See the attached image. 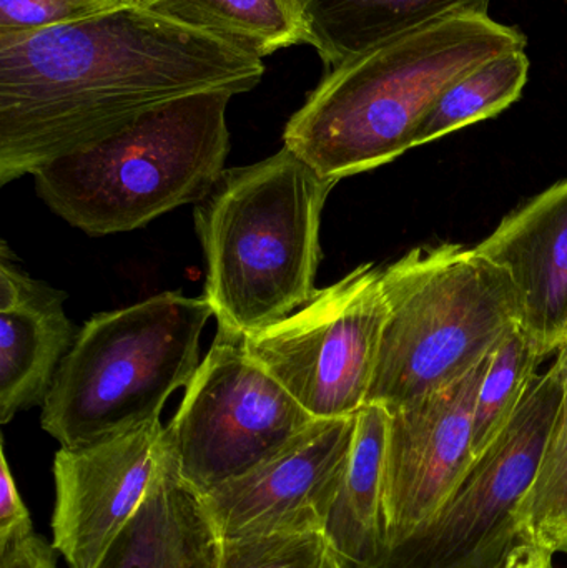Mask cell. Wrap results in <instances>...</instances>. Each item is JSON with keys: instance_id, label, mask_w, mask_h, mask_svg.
I'll use <instances>...</instances> for the list:
<instances>
[{"instance_id": "cell-1", "label": "cell", "mask_w": 567, "mask_h": 568, "mask_svg": "<svg viewBox=\"0 0 567 568\" xmlns=\"http://www.w3.org/2000/svg\"><path fill=\"white\" fill-rule=\"evenodd\" d=\"M262 59L146 7L0 36V185L182 97L250 92Z\"/></svg>"}, {"instance_id": "cell-2", "label": "cell", "mask_w": 567, "mask_h": 568, "mask_svg": "<svg viewBox=\"0 0 567 568\" xmlns=\"http://www.w3.org/2000/svg\"><path fill=\"white\" fill-rule=\"evenodd\" d=\"M526 43L522 30L488 13L389 40L332 69L288 120L283 142L336 183L378 169L415 149L416 129L453 82Z\"/></svg>"}, {"instance_id": "cell-3", "label": "cell", "mask_w": 567, "mask_h": 568, "mask_svg": "<svg viewBox=\"0 0 567 568\" xmlns=\"http://www.w3.org/2000/svg\"><path fill=\"white\" fill-rule=\"evenodd\" d=\"M335 185L285 145L222 173L195 209L205 300L220 327L249 336L315 296L322 213Z\"/></svg>"}, {"instance_id": "cell-4", "label": "cell", "mask_w": 567, "mask_h": 568, "mask_svg": "<svg viewBox=\"0 0 567 568\" xmlns=\"http://www.w3.org/2000/svg\"><path fill=\"white\" fill-rule=\"evenodd\" d=\"M226 90L182 97L33 173L40 199L89 236L149 225L212 192L230 150Z\"/></svg>"}, {"instance_id": "cell-5", "label": "cell", "mask_w": 567, "mask_h": 568, "mask_svg": "<svg viewBox=\"0 0 567 568\" xmlns=\"http://www.w3.org/2000/svg\"><path fill=\"white\" fill-rule=\"evenodd\" d=\"M386 314L366 404L405 406L463 379L519 324L508 273L478 250L443 243L383 268Z\"/></svg>"}, {"instance_id": "cell-6", "label": "cell", "mask_w": 567, "mask_h": 568, "mask_svg": "<svg viewBox=\"0 0 567 568\" xmlns=\"http://www.w3.org/2000/svg\"><path fill=\"white\" fill-rule=\"evenodd\" d=\"M209 301L166 291L95 314L77 334L42 404V427L82 447L160 419L166 399L200 366Z\"/></svg>"}, {"instance_id": "cell-7", "label": "cell", "mask_w": 567, "mask_h": 568, "mask_svg": "<svg viewBox=\"0 0 567 568\" xmlns=\"http://www.w3.org/2000/svg\"><path fill=\"white\" fill-rule=\"evenodd\" d=\"M567 344L538 374L502 433L473 460L452 496L372 568H495L522 540L528 494L565 393Z\"/></svg>"}, {"instance_id": "cell-8", "label": "cell", "mask_w": 567, "mask_h": 568, "mask_svg": "<svg viewBox=\"0 0 567 568\" xmlns=\"http://www.w3.org/2000/svg\"><path fill=\"white\" fill-rule=\"evenodd\" d=\"M315 420L246 353L243 336L219 326L165 444L180 476L203 496L275 457Z\"/></svg>"}, {"instance_id": "cell-9", "label": "cell", "mask_w": 567, "mask_h": 568, "mask_svg": "<svg viewBox=\"0 0 567 568\" xmlns=\"http://www.w3.org/2000/svg\"><path fill=\"white\" fill-rule=\"evenodd\" d=\"M386 314L383 268L366 263L243 343L315 419L355 416L368 399Z\"/></svg>"}, {"instance_id": "cell-10", "label": "cell", "mask_w": 567, "mask_h": 568, "mask_svg": "<svg viewBox=\"0 0 567 568\" xmlns=\"http://www.w3.org/2000/svg\"><path fill=\"white\" fill-rule=\"evenodd\" d=\"M492 356L445 389L388 409L385 552L432 519L472 467L473 414Z\"/></svg>"}, {"instance_id": "cell-11", "label": "cell", "mask_w": 567, "mask_h": 568, "mask_svg": "<svg viewBox=\"0 0 567 568\" xmlns=\"http://www.w3.org/2000/svg\"><path fill=\"white\" fill-rule=\"evenodd\" d=\"M355 426L356 414L316 419L252 473L203 494L222 539L325 534Z\"/></svg>"}, {"instance_id": "cell-12", "label": "cell", "mask_w": 567, "mask_h": 568, "mask_svg": "<svg viewBox=\"0 0 567 568\" xmlns=\"http://www.w3.org/2000/svg\"><path fill=\"white\" fill-rule=\"evenodd\" d=\"M165 427L159 420L82 447L53 463V549L70 568H97L133 519L159 473Z\"/></svg>"}, {"instance_id": "cell-13", "label": "cell", "mask_w": 567, "mask_h": 568, "mask_svg": "<svg viewBox=\"0 0 567 568\" xmlns=\"http://www.w3.org/2000/svg\"><path fill=\"white\" fill-rule=\"evenodd\" d=\"M518 294L519 326L545 354L567 344V180L503 220L476 246Z\"/></svg>"}, {"instance_id": "cell-14", "label": "cell", "mask_w": 567, "mask_h": 568, "mask_svg": "<svg viewBox=\"0 0 567 568\" xmlns=\"http://www.w3.org/2000/svg\"><path fill=\"white\" fill-rule=\"evenodd\" d=\"M67 294L17 268L0 253V423L45 400L77 334L63 311Z\"/></svg>"}, {"instance_id": "cell-15", "label": "cell", "mask_w": 567, "mask_h": 568, "mask_svg": "<svg viewBox=\"0 0 567 568\" xmlns=\"http://www.w3.org/2000/svg\"><path fill=\"white\" fill-rule=\"evenodd\" d=\"M222 542L202 494L180 476L165 444L142 507L97 568H219Z\"/></svg>"}, {"instance_id": "cell-16", "label": "cell", "mask_w": 567, "mask_h": 568, "mask_svg": "<svg viewBox=\"0 0 567 568\" xmlns=\"http://www.w3.org/2000/svg\"><path fill=\"white\" fill-rule=\"evenodd\" d=\"M326 65L336 69L375 47L449 17L488 13L492 0H293Z\"/></svg>"}, {"instance_id": "cell-17", "label": "cell", "mask_w": 567, "mask_h": 568, "mask_svg": "<svg viewBox=\"0 0 567 568\" xmlns=\"http://www.w3.org/2000/svg\"><path fill=\"white\" fill-rule=\"evenodd\" d=\"M389 413L365 404L356 413L348 463L330 510L325 537L345 568H372L386 549L383 486Z\"/></svg>"}, {"instance_id": "cell-18", "label": "cell", "mask_w": 567, "mask_h": 568, "mask_svg": "<svg viewBox=\"0 0 567 568\" xmlns=\"http://www.w3.org/2000/svg\"><path fill=\"white\" fill-rule=\"evenodd\" d=\"M146 9L262 60L305 43L293 0H153Z\"/></svg>"}, {"instance_id": "cell-19", "label": "cell", "mask_w": 567, "mask_h": 568, "mask_svg": "<svg viewBox=\"0 0 567 568\" xmlns=\"http://www.w3.org/2000/svg\"><path fill=\"white\" fill-rule=\"evenodd\" d=\"M525 50L503 53L453 82L416 129L413 146L435 142L456 130L492 119L522 97L528 82Z\"/></svg>"}, {"instance_id": "cell-20", "label": "cell", "mask_w": 567, "mask_h": 568, "mask_svg": "<svg viewBox=\"0 0 567 568\" xmlns=\"http://www.w3.org/2000/svg\"><path fill=\"white\" fill-rule=\"evenodd\" d=\"M545 359V354L519 324L498 344L476 397L473 414L475 459L509 423Z\"/></svg>"}, {"instance_id": "cell-21", "label": "cell", "mask_w": 567, "mask_h": 568, "mask_svg": "<svg viewBox=\"0 0 567 568\" xmlns=\"http://www.w3.org/2000/svg\"><path fill=\"white\" fill-rule=\"evenodd\" d=\"M522 539L546 552L567 554V374L535 480L518 509Z\"/></svg>"}, {"instance_id": "cell-22", "label": "cell", "mask_w": 567, "mask_h": 568, "mask_svg": "<svg viewBox=\"0 0 567 568\" xmlns=\"http://www.w3.org/2000/svg\"><path fill=\"white\" fill-rule=\"evenodd\" d=\"M325 534L223 539L219 568H333Z\"/></svg>"}, {"instance_id": "cell-23", "label": "cell", "mask_w": 567, "mask_h": 568, "mask_svg": "<svg viewBox=\"0 0 567 568\" xmlns=\"http://www.w3.org/2000/svg\"><path fill=\"white\" fill-rule=\"evenodd\" d=\"M120 3L125 0H0V36L37 32L95 16Z\"/></svg>"}, {"instance_id": "cell-24", "label": "cell", "mask_w": 567, "mask_h": 568, "mask_svg": "<svg viewBox=\"0 0 567 568\" xmlns=\"http://www.w3.org/2000/svg\"><path fill=\"white\" fill-rule=\"evenodd\" d=\"M32 532L29 510L17 489L2 447L0 450V547Z\"/></svg>"}, {"instance_id": "cell-25", "label": "cell", "mask_w": 567, "mask_h": 568, "mask_svg": "<svg viewBox=\"0 0 567 568\" xmlns=\"http://www.w3.org/2000/svg\"><path fill=\"white\" fill-rule=\"evenodd\" d=\"M0 568H59L53 546L36 532L0 547Z\"/></svg>"}, {"instance_id": "cell-26", "label": "cell", "mask_w": 567, "mask_h": 568, "mask_svg": "<svg viewBox=\"0 0 567 568\" xmlns=\"http://www.w3.org/2000/svg\"><path fill=\"white\" fill-rule=\"evenodd\" d=\"M553 557L541 547L522 539L495 568H555Z\"/></svg>"}, {"instance_id": "cell-27", "label": "cell", "mask_w": 567, "mask_h": 568, "mask_svg": "<svg viewBox=\"0 0 567 568\" xmlns=\"http://www.w3.org/2000/svg\"><path fill=\"white\" fill-rule=\"evenodd\" d=\"M130 3H135V6L140 7H149L153 0H129Z\"/></svg>"}, {"instance_id": "cell-28", "label": "cell", "mask_w": 567, "mask_h": 568, "mask_svg": "<svg viewBox=\"0 0 567 568\" xmlns=\"http://www.w3.org/2000/svg\"><path fill=\"white\" fill-rule=\"evenodd\" d=\"M333 568H345L342 566V564L338 562V559H336L335 566Z\"/></svg>"}, {"instance_id": "cell-29", "label": "cell", "mask_w": 567, "mask_h": 568, "mask_svg": "<svg viewBox=\"0 0 567 568\" xmlns=\"http://www.w3.org/2000/svg\"><path fill=\"white\" fill-rule=\"evenodd\" d=\"M125 2H129V0H125Z\"/></svg>"}]
</instances>
